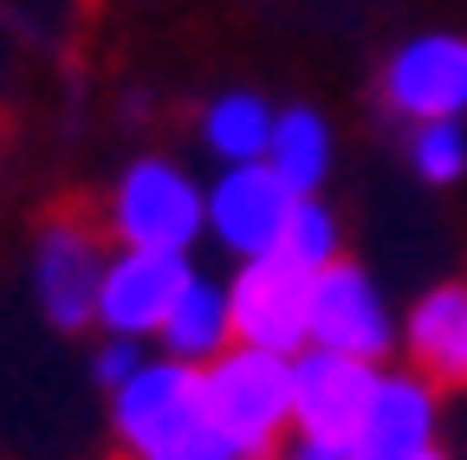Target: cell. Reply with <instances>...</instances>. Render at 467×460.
<instances>
[{
  "instance_id": "obj_1",
  "label": "cell",
  "mask_w": 467,
  "mask_h": 460,
  "mask_svg": "<svg viewBox=\"0 0 467 460\" xmlns=\"http://www.w3.org/2000/svg\"><path fill=\"white\" fill-rule=\"evenodd\" d=\"M110 422L130 460H241L214 415H208V389L195 363L150 357L124 389L110 395Z\"/></svg>"
},
{
  "instance_id": "obj_2",
  "label": "cell",
  "mask_w": 467,
  "mask_h": 460,
  "mask_svg": "<svg viewBox=\"0 0 467 460\" xmlns=\"http://www.w3.org/2000/svg\"><path fill=\"white\" fill-rule=\"evenodd\" d=\"M208 389V415L214 428L241 447V460H273L285 428H292V357L234 343L227 357H214L202 370Z\"/></svg>"
},
{
  "instance_id": "obj_3",
  "label": "cell",
  "mask_w": 467,
  "mask_h": 460,
  "mask_svg": "<svg viewBox=\"0 0 467 460\" xmlns=\"http://www.w3.org/2000/svg\"><path fill=\"white\" fill-rule=\"evenodd\" d=\"M110 234L117 247L143 253H189L208 234V189L169 156H137L110 189Z\"/></svg>"
},
{
  "instance_id": "obj_4",
  "label": "cell",
  "mask_w": 467,
  "mask_h": 460,
  "mask_svg": "<svg viewBox=\"0 0 467 460\" xmlns=\"http://www.w3.org/2000/svg\"><path fill=\"white\" fill-rule=\"evenodd\" d=\"M299 189L273 176L266 162H234L208 182V234L234 260H273L285 247V227L299 214Z\"/></svg>"
},
{
  "instance_id": "obj_5",
  "label": "cell",
  "mask_w": 467,
  "mask_h": 460,
  "mask_svg": "<svg viewBox=\"0 0 467 460\" xmlns=\"http://www.w3.org/2000/svg\"><path fill=\"white\" fill-rule=\"evenodd\" d=\"M227 299H234V337L254 343V351L273 357H299L312 343V272H299L292 260H241V272L227 279Z\"/></svg>"
},
{
  "instance_id": "obj_6",
  "label": "cell",
  "mask_w": 467,
  "mask_h": 460,
  "mask_svg": "<svg viewBox=\"0 0 467 460\" xmlns=\"http://www.w3.org/2000/svg\"><path fill=\"white\" fill-rule=\"evenodd\" d=\"M104 266L110 253L98 247V227L78 214H58L39 227L33 240V299L58 331L98 324V292H104Z\"/></svg>"
},
{
  "instance_id": "obj_7",
  "label": "cell",
  "mask_w": 467,
  "mask_h": 460,
  "mask_svg": "<svg viewBox=\"0 0 467 460\" xmlns=\"http://www.w3.org/2000/svg\"><path fill=\"white\" fill-rule=\"evenodd\" d=\"M377 395V363L337 357V351H306L292 357V434L299 441H358L364 409Z\"/></svg>"
},
{
  "instance_id": "obj_8",
  "label": "cell",
  "mask_w": 467,
  "mask_h": 460,
  "mask_svg": "<svg viewBox=\"0 0 467 460\" xmlns=\"http://www.w3.org/2000/svg\"><path fill=\"white\" fill-rule=\"evenodd\" d=\"M195 279L189 253H143V247H117L104 266V292H98V331L104 337H162L182 285Z\"/></svg>"
},
{
  "instance_id": "obj_9",
  "label": "cell",
  "mask_w": 467,
  "mask_h": 460,
  "mask_svg": "<svg viewBox=\"0 0 467 460\" xmlns=\"http://www.w3.org/2000/svg\"><path fill=\"white\" fill-rule=\"evenodd\" d=\"M312 351H337V357H364L377 363L389 351V305L377 292V279L364 266H350V260H331L325 272H312Z\"/></svg>"
},
{
  "instance_id": "obj_10",
  "label": "cell",
  "mask_w": 467,
  "mask_h": 460,
  "mask_svg": "<svg viewBox=\"0 0 467 460\" xmlns=\"http://www.w3.org/2000/svg\"><path fill=\"white\" fill-rule=\"evenodd\" d=\"M383 97L409 124L467 118V39L461 33H422V39L396 46V59L383 72Z\"/></svg>"
},
{
  "instance_id": "obj_11",
  "label": "cell",
  "mask_w": 467,
  "mask_h": 460,
  "mask_svg": "<svg viewBox=\"0 0 467 460\" xmlns=\"http://www.w3.org/2000/svg\"><path fill=\"white\" fill-rule=\"evenodd\" d=\"M364 460H422L435 454V389L422 376H377V395L358 428Z\"/></svg>"
},
{
  "instance_id": "obj_12",
  "label": "cell",
  "mask_w": 467,
  "mask_h": 460,
  "mask_svg": "<svg viewBox=\"0 0 467 460\" xmlns=\"http://www.w3.org/2000/svg\"><path fill=\"white\" fill-rule=\"evenodd\" d=\"M162 357H175V363H195V370H208L214 357H227L234 343V299H227V285L221 279H208V272H195L189 285H182V299H175V312H169V324H162Z\"/></svg>"
},
{
  "instance_id": "obj_13",
  "label": "cell",
  "mask_w": 467,
  "mask_h": 460,
  "mask_svg": "<svg viewBox=\"0 0 467 460\" xmlns=\"http://www.w3.org/2000/svg\"><path fill=\"white\" fill-rule=\"evenodd\" d=\"M266 169L285 176L299 195H318L331 176V124L312 104H285L273 118V143H266Z\"/></svg>"
},
{
  "instance_id": "obj_14",
  "label": "cell",
  "mask_w": 467,
  "mask_h": 460,
  "mask_svg": "<svg viewBox=\"0 0 467 460\" xmlns=\"http://www.w3.org/2000/svg\"><path fill=\"white\" fill-rule=\"evenodd\" d=\"M273 118L279 110L254 91H221L208 110H202V143L221 169L234 162H266V143H273Z\"/></svg>"
},
{
  "instance_id": "obj_15",
  "label": "cell",
  "mask_w": 467,
  "mask_h": 460,
  "mask_svg": "<svg viewBox=\"0 0 467 460\" xmlns=\"http://www.w3.org/2000/svg\"><path fill=\"white\" fill-rule=\"evenodd\" d=\"M409 351L435 376H467V285H435L409 312Z\"/></svg>"
},
{
  "instance_id": "obj_16",
  "label": "cell",
  "mask_w": 467,
  "mask_h": 460,
  "mask_svg": "<svg viewBox=\"0 0 467 460\" xmlns=\"http://www.w3.org/2000/svg\"><path fill=\"white\" fill-rule=\"evenodd\" d=\"M279 260H292L299 272H325L337 260V220H331V208H318V195L299 201V214H292V227H285Z\"/></svg>"
},
{
  "instance_id": "obj_17",
  "label": "cell",
  "mask_w": 467,
  "mask_h": 460,
  "mask_svg": "<svg viewBox=\"0 0 467 460\" xmlns=\"http://www.w3.org/2000/svg\"><path fill=\"white\" fill-rule=\"evenodd\" d=\"M409 162H416L422 182H461V169H467V130H461V118L416 124V137H409Z\"/></svg>"
},
{
  "instance_id": "obj_18",
  "label": "cell",
  "mask_w": 467,
  "mask_h": 460,
  "mask_svg": "<svg viewBox=\"0 0 467 460\" xmlns=\"http://www.w3.org/2000/svg\"><path fill=\"white\" fill-rule=\"evenodd\" d=\"M137 343H143V337H104V351H98V363H91V370H98V383H104L110 395H117V389H124V383L150 363Z\"/></svg>"
},
{
  "instance_id": "obj_19",
  "label": "cell",
  "mask_w": 467,
  "mask_h": 460,
  "mask_svg": "<svg viewBox=\"0 0 467 460\" xmlns=\"http://www.w3.org/2000/svg\"><path fill=\"white\" fill-rule=\"evenodd\" d=\"M279 460H364L358 447H344V441H292Z\"/></svg>"
},
{
  "instance_id": "obj_20",
  "label": "cell",
  "mask_w": 467,
  "mask_h": 460,
  "mask_svg": "<svg viewBox=\"0 0 467 460\" xmlns=\"http://www.w3.org/2000/svg\"><path fill=\"white\" fill-rule=\"evenodd\" d=\"M422 460H441V454H422Z\"/></svg>"
}]
</instances>
